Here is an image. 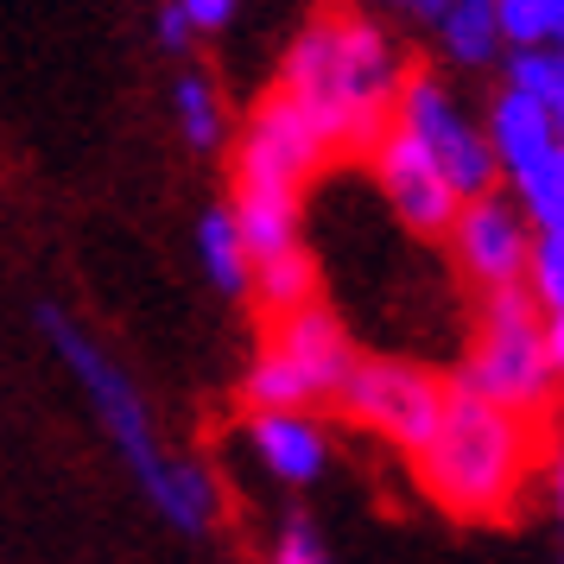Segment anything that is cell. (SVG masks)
I'll use <instances>...</instances> for the list:
<instances>
[{"label": "cell", "mask_w": 564, "mask_h": 564, "mask_svg": "<svg viewBox=\"0 0 564 564\" xmlns=\"http://www.w3.org/2000/svg\"><path fill=\"white\" fill-rule=\"evenodd\" d=\"M39 330H45V343L57 349V361L77 375L83 400L96 406L102 432L115 437V451H121V463L133 469L140 495L153 501V513L172 527V533L204 539L209 527H216V513H223V488H216V476H209L204 463L172 457V451L159 444V425H153V412H147V400H140L133 375L108 356L102 343L83 330L64 305H39Z\"/></svg>", "instance_id": "6da1fadb"}, {"label": "cell", "mask_w": 564, "mask_h": 564, "mask_svg": "<svg viewBox=\"0 0 564 564\" xmlns=\"http://www.w3.org/2000/svg\"><path fill=\"white\" fill-rule=\"evenodd\" d=\"M400 77H406L400 70V45L375 20H361L349 7H330L292 39L273 89L299 96L317 115V128L330 133L336 159H343V153H368L375 147V133L393 115Z\"/></svg>", "instance_id": "7a4b0ae2"}, {"label": "cell", "mask_w": 564, "mask_h": 564, "mask_svg": "<svg viewBox=\"0 0 564 564\" xmlns=\"http://www.w3.org/2000/svg\"><path fill=\"white\" fill-rule=\"evenodd\" d=\"M545 425L520 419V412L495 406L463 381H444V406H437L432 437L412 451L419 482L451 520H508L520 488L533 476Z\"/></svg>", "instance_id": "3957f363"}, {"label": "cell", "mask_w": 564, "mask_h": 564, "mask_svg": "<svg viewBox=\"0 0 564 564\" xmlns=\"http://www.w3.org/2000/svg\"><path fill=\"white\" fill-rule=\"evenodd\" d=\"M558 375H564V317H539L527 285H488L482 292V324L463 356L457 381L482 393L495 406L520 412L545 425L558 406Z\"/></svg>", "instance_id": "277c9868"}, {"label": "cell", "mask_w": 564, "mask_h": 564, "mask_svg": "<svg viewBox=\"0 0 564 564\" xmlns=\"http://www.w3.org/2000/svg\"><path fill=\"white\" fill-rule=\"evenodd\" d=\"M356 368V343L324 299L273 317L267 349L241 375V400L254 412H311L317 400H336V387Z\"/></svg>", "instance_id": "5b68a950"}, {"label": "cell", "mask_w": 564, "mask_h": 564, "mask_svg": "<svg viewBox=\"0 0 564 564\" xmlns=\"http://www.w3.org/2000/svg\"><path fill=\"white\" fill-rule=\"evenodd\" d=\"M330 165H336L330 133L285 89L260 96L241 140H235V184H254V191H299L305 197V184Z\"/></svg>", "instance_id": "8992f818"}, {"label": "cell", "mask_w": 564, "mask_h": 564, "mask_svg": "<svg viewBox=\"0 0 564 564\" xmlns=\"http://www.w3.org/2000/svg\"><path fill=\"white\" fill-rule=\"evenodd\" d=\"M336 406L349 412L356 425H368L375 437H387L393 451L412 457L437 425L444 375L419 368V361H400V356H356L349 381L336 387Z\"/></svg>", "instance_id": "52a82bcc"}, {"label": "cell", "mask_w": 564, "mask_h": 564, "mask_svg": "<svg viewBox=\"0 0 564 564\" xmlns=\"http://www.w3.org/2000/svg\"><path fill=\"white\" fill-rule=\"evenodd\" d=\"M387 121H400L406 133L425 140V153L437 159V172L451 178L457 197H482V191H495L501 172H495V153H488L482 128H469V115L451 102V89H444L432 70H406V77H400V89H393V115H387Z\"/></svg>", "instance_id": "ba28073f"}, {"label": "cell", "mask_w": 564, "mask_h": 564, "mask_svg": "<svg viewBox=\"0 0 564 564\" xmlns=\"http://www.w3.org/2000/svg\"><path fill=\"white\" fill-rule=\"evenodd\" d=\"M368 165H375V184H381V204L393 209V223L419 241H444L451 223H457V191L437 172V159L425 153V140L406 133L400 121H387L368 147Z\"/></svg>", "instance_id": "9c48e42d"}, {"label": "cell", "mask_w": 564, "mask_h": 564, "mask_svg": "<svg viewBox=\"0 0 564 564\" xmlns=\"http://www.w3.org/2000/svg\"><path fill=\"white\" fill-rule=\"evenodd\" d=\"M451 254L469 280L482 285H513L520 267H527V241H533V223L520 216L513 197L501 191H482V197H463L457 204V223H451Z\"/></svg>", "instance_id": "30bf717a"}, {"label": "cell", "mask_w": 564, "mask_h": 564, "mask_svg": "<svg viewBox=\"0 0 564 564\" xmlns=\"http://www.w3.org/2000/svg\"><path fill=\"white\" fill-rule=\"evenodd\" d=\"M482 140H488V153H495V172H508L513 184L533 178L539 165L564 159L558 115H552V108H539V102H527L520 89H501V96L488 102Z\"/></svg>", "instance_id": "8fae6325"}, {"label": "cell", "mask_w": 564, "mask_h": 564, "mask_svg": "<svg viewBox=\"0 0 564 564\" xmlns=\"http://www.w3.org/2000/svg\"><path fill=\"white\" fill-rule=\"evenodd\" d=\"M248 451L285 488H311L330 469V432L311 412H248Z\"/></svg>", "instance_id": "7c38bea8"}, {"label": "cell", "mask_w": 564, "mask_h": 564, "mask_svg": "<svg viewBox=\"0 0 564 564\" xmlns=\"http://www.w3.org/2000/svg\"><path fill=\"white\" fill-rule=\"evenodd\" d=\"M229 216H235V235H241L248 260L280 254V248H299V241H305V197H299V191H254V184H235Z\"/></svg>", "instance_id": "4fadbf2b"}, {"label": "cell", "mask_w": 564, "mask_h": 564, "mask_svg": "<svg viewBox=\"0 0 564 564\" xmlns=\"http://www.w3.org/2000/svg\"><path fill=\"white\" fill-rule=\"evenodd\" d=\"M248 292H254V305L267 311V317H285V311L311 305V299H317V260H311V248L299 241V248L248 260Z\"/></svg>", "instance_id": "5bb4252c"}, {"label": "cell", "mask_w": 564, "mask_h": 564, "mask_svg": "<svg viewBox=\"0 0 564 564\" xmlns=\"http://www.w3.org/2000/svg\"><path fill=\"white\" fill-rule=\"evenodd\" d=\"M437 26V45H444V57L451 64H463V70H482V64H495L501 57V26H495V0H444V13L432 20Z\"/></svg>", "instance_id": "9a60e30c"}, {"label": "cell", "mask_w": 564, "mask_h": 564, "mask_svg": "<svg viewBox=\"0 0 564 564\" xmlns=\"http://www.w3.org/2000/svg\"><path fill=\"white\" fill-rule=\"evenodd\" d=\"M197 267L209 273V285L223 299H248V248L235 235V216L229 204H216L197 216Z\"/></svg>", "instance_id": "2e32d148"}, {"label": "cell", "mask_w": 564, "mask_h": 564, "mask_svg": "<svg viewBox=\"0 0 564 564\" xmlns=\"http://www.w3.org/2000/svg\"><path fill=\"white\" fill-rule=\"evenodd\" d=\"M172 108H178V133L197 147V153H216L223 140H229V115H223V96H216V83L204 70H191L178 77L172 89Z\"/></svg>", "instance_id": "e0dca14e"}, {"label": "cell", "mask_w": 564, "mask_h": 564, "mask_svg": "<svg viewBox=\"0 0 564 564\" xmlns=\"http://www.w3.org/2000/svg\"><path fill=\"white\" fill-rule=\"evenodd\" d=\"M520 285H527L539 317H564V229H533Z\"/></svg>", "instance_id": "ac0fdd59"}, {"label": "cell", "mask_w": 564, "mask_h": 564, "mask_svg": "<svg viewBox=\"0 0 564 564\" xmlns=\"http://www.w3.org/2000/svg\"><path fill=\"white\" fill-rule=\"evenodd\" d=\"M508 89H520L527 102L564 115V57H558V45H513Z\"/></svg>", "instance_id": "d6986e66"}, {"label": "cell", "mask_w": 564, "mask_h": 564, "mask_svg": "<svg viewBox=\"0 0 564 564\" xmlns=\"http://www.w3.org/2000/svg\"><path fill=\"white\" fill-rule=\"evenodd\" d=\"M495 26L508 45H558L564 0H495Z\"/></svg>", "instance_id": "ffe728a7"}, {"label": "cell", "mask_w": 564, "mask_h": 564, "mask_svg": "<svg viewBox=\"0 0 564 564\" xmlns=\"http://www.w3.org/2000/svg\"><path fill=\"white\" fill-rule=\"evenodd\" d=\"M267 564H330V545L317 539V527H311L305 513H292V520L280 527V539H273Z\"/></svg>", "instance_id": "44dd1931"}, {"label": "cell", "mask_w": 564, "mask_h": 564, "mask_svg": "<svg viewBox=\"0 0 564 564\" xmlns=\"http://www.w3.org/2000/svg\"><path fill=\"white\" fill-rule=\"evenodd\" d=\"M184 20H191V32H223L235 20V0H172Z\"/></svg>", "instance_id": "7402d4cb"}, {"label": "cell", "mask_w": 564, "mask_h": 564, "mask_svg": "<svg viewBox=\"0 0 564 564\" xmlns=\"http://www.w3.org/2000/svg\"><path fill=\"white\" fill-rule=\"evenodd\" d=\"M191 39H197V32H191V20H184L178 7H165V13H159V45H165V52H184Z\"/></svg>", "instance_id": "603a6c76"}]
</instances>
